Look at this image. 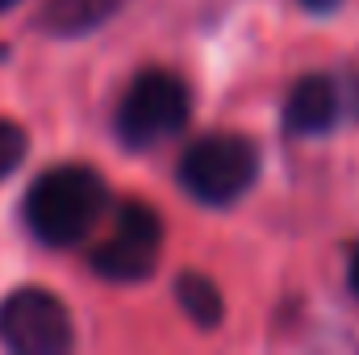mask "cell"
Returning <instances> with one entry per match:
<instances>
[{
  "instance_id": "cell-6",
  "label": "cell",
  "mask_w": 359,
  "mask_h": 355,
  "mask_svg": "<svg viewBox=\"0 0 359 355\" xmlns=\"http://www.w3.org/2000/svg\"><path fill=\"white\" fill-rule=\"evenodd\" d=\"M343 117V96L330 76H305L284 100V130L288 134H326Z\"/></svg>"
},
{
  "instance_id": "cell-9",
  "label": "cell",
  "mask_w": 359,
  "mask_h": 355,
  "mask_svg": "<svg viewBox=\"0 0 359 355\" xmlns=\"http://www.w3.org/2000/svg\"><path fill=\"white\" fill-rule=\"evenodd\" d=\"M25 151H29V138H25V130H21L17 121H4V117H0V180L13 176V172L21 168Z\"/></svg>"
},
{
  "instance_id": "cell-8",
  "label": "cell",
  "mask_w": 359,
  "mask_h": 355,
  "mask_svg": "<svg viewBox=\"0 0 359 355\" xmlns=\"http://www.w3.org/2000/svg\"><path fill=\"white\" fill-rule=\"evenodd\" d=\"M176 301L201 330H217L222 318H226V305H222L217 284L209 276H201V272H180L176 276Z\"/></svg>"
},
{
  "instance_id": "cell-3",
  "label": "cell",
  "mask_w": 359,
  "mask_h": 355,
  "mask_svg": "<svg viewBox=\"0 0 359 355\" xmlns=\"http://www.w3.org/2000/svg\"><path fill=\"white\" fill-rule=\"evenodd\" d=\"M188 117H192L188 84L163 67H151V72H138L126 96L117 100L113 130L130 151H147V147L180 134L188 126Z\"/></svg>"
},
{
  "instance_id": "cell-11",
  "label": "cell",
  "mask_w": 359,
  "mask_h": 355,
  "mask_svg": "<svg viewBox=\"0 0 359 355\" xmlns=\"http://www.w3.org/2000/svg\"><path fill=\"white\" fill-rule=\"evenodd\" d=\"M351 288H355V297H359V247L351 251Z\"/></svg>"
},
{
  "instance_id": "cell-4",
  "label": "cell",
  "mask_w": 359,
  "mask_h": 355,
  "mask_svg": "<svg viewBox=\"0 0 359 355\" xmlns=\"http://www.w3.org/2000/svg\"><path fill=\"white\" fill-rule=\"evenodd\" d=\"M0 343L17 355H63L76 343L72 314L50 288L21 284L0 301Z\"/></svg>"
},
{
  "instance_id": "cell-12",
  "label": "cell",
  "mask_w": 359,
  "mask_h": 355,
  "mask_svg": "<svg viewBox=\"0 0 359 355\" xmlns=\"http://www.w3.org/2000/svg\"><path fill=\"white\" fill-rule=\"evenodd\" d=\"M13 4H17V0H0V13H4V8H13Z\"/></svg>"
},
{
  "instance_id": "cell-10",
  "label": "cell",
  "mask_w": 359,
  "mask_h": 355,
  "mask_svg": "<svg viewBox=\"0 0 359 355\" xmlns=\"http://www.w3.org/2000/svg\"><path fill=\"white\" fill-rule=\"evenodd\" d=\"M301 4H305L309 13H330V8H339L343 0H301Z\"/></svg>"
},
{
  "instance_id": "cell-7",
  "label": "cell",
  "mask_w": 359,
  "mask_h": 355,
  "mask_svg": "<svg viewBox=\"0 0 359 355\" xmlns=\"http://www.w3.org/2000/svg\"><path fill=\"white\" fill-rule=\"evenodd\" d=\"M121 0H46L38 25L55 38H80L92 34L96 25H104L113 13H117Z\"/></svg>"
},
{
  "instance_id": "cell-5",
  "label": "cell",
  "mask_w": 359,
  "mask_h": 355,
  "mask_svg": "<svg viewBox=\"0 0 359 355\" xmlns=\"http://www.w3.org/2000/svg\"><path fill=\"white\" fill-rule=\"evenodd\" d=\"M163 222L147 201H121L113 217V234L92 251V272L113 284H138L159 264Z\"/></svg>"
},
{
  "instance_id": "cell-2",
  "label": "cell",
  "mask_w": 359,
  "mask_h": 355,
  "mask_svg": "<svg viewBox=\"0 0 359 355\" xmlns=\"http://www.w3.org/2000/svg\"><path fill=\"white\" fill-rule=\"evenodd\" d=\"M259 176V147L247 134H205L180 155V188L201 205H230Z\"/></svg>"
},
{
  "instance_id": "cell-1",
  "label": "cell",
  "mask_w": 359,
  "mask_h": 355,
  "mask_svg": "<svg viewBox=\"0 0 359 355\" xmlns=\"http://www.w3.org/2000/svg\"><path fill=\"white\" fill-rule=\"evenodd\" d=\"M109 209V184L84 163H59L29 184L25 192V226L46 247H76L88 239Z\"/></svg>"
}]
</instances>
